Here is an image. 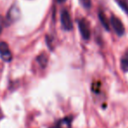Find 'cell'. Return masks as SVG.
<instances>
[{
	"instance_id": "cell-3",
	"label": "cell",
	"mask_w": 128,
	"mask_h": 128,
	"mask_svg": "<svg viewBox=\"0 0 128 128\" xmlns=\"http://www.w3.org/2000/svg\"><path fill=\"white\" fill-rule=\"evenodd\" d=\"M111 24L113 27L115 32L118 34V36H122L125 32V27H124L122 22L120 21V19H118L117 17H112L111 18Z\"/></svg>"
},
{
	"instance_id": "cell-11",
	"label": "cell",
	"mask_w": 128,
	"mask_h": 128,
	"mask_svg": "<svg viewBox=\"0 0 128 128\" xmlns=\"http://www.w3.org/2000/svg\"><path fill=\"white\" fill-rule=\"evenodd\" d=\"M80 2L84 8H91V0H80Z\"/></svg>"
},
{
	"instance_id": "cell-13",
	"label": "cell",
	"mask_w": 128,
	"mask_h": 128,
	"mask_svg": "<svg viewBox=\"0 0 128 128\" xmlns=\"http://www.w3.org/2000/svg\"><path fill=\"white\" fill-rule=\"evenodd\" d=\"M57 1H58L59 3H63V2L66 1V0H57Z\"/></svg>"
},
{
	"instance_id": "cell-4",
	"label": "cell",
	"mask_w": 128,
	"mask_h": 128,
	"mask_svg": "<svg viewBox=\"0 0 128 128\" xmlns=\"http://www.w3.org/2000/svg\"><path fill=\"white\" fill-rule=\"evenodd\" d=\"M79 30L81 32L82 38L83 39H89L91 37V30H90V26L88 22L85 19H81L79 21Z\"/></svg>"
},
{
	"instance_id": "cell-5",
	"label": "cell",
	"mask_w": 128,
	"mask_h": 128,
	"mask_svg": "<svg viewBox=\"0 0 128 128\" xmlns=\"http://www.w3.org/2000/svg\"><path fill=\"white\" fill-rule=\"evenodd\" d=\"M19 17H20V12H19V8L17 6H12L9 10L8 15H7L8 21L11 23H13L16 20H18L19 18Z\"/></svg>"
},
{
	"instance_id": "cell-7",
	"label": "cell",
	"mask_w": 128,
	"mask_h": 128,
	"mask_svg": "<svg viewBox=\"0 0 128 128\" xmlns=\"http://www.w3.org/2000/svg\"><path fill=\"white\" fill-rule=\"evenodd\" d=\"M37 60L42 67H45L47 66V63H48V56L46 54H41L38 57Z\"/></svg>"
},
{
	"instance_id": "cell-2",
	"label": "cell",
	"mask_w": 128,
	"mask_h": 128,
	"mask_svg": "<svg viewBox=\"0 0 128 128\" xmlns=\"http://www.w3.org/2000/svg\"><path fill=\"white\" fill-rule=\"evenodd\" d=\"M0 57L5 62H10L12 59V55L5 42H0Z\"/></svg>"
},
{
	"instance_id": "cell-10",
	"label": "cell",
	"mask_w": 128,
	"mask_h": 128,
	"mask_svg": "<svg viewBox=\"0 0 128 128\" xmlns=\"http://www.w3.org/2000/svg\"><path fill=\"white\" fill-rule=\"evenodd\" d=\"M121 68L124 72H128V58H126L121 59Z\"/></svg>"
},
{
	"instance_id": "cell-6",
	"label": "cell",
	"mask_w": 128,
	"mask_h": 128,
	"mask_svg": "<svg viewBox=\"0 0 128 128\" xmlns=\"http://www.w3.org/2000/svg\"><path fill=\"white\" fill-rule=\"evenodd\" d=\"M98 17H99V19H100L101 23H102L103 26L105 28V30H110V26H109V24H108L109 22H108V19L106 18V17L104 16V12H99Z\"/></svg>"
},
{
	"instance_id": "cell-8",
	"label": "cell",
	"mask_w": 128,
	"mask_h": 128,
	"mask_svg": "<svg viewBox=\"0 0 128 128\" xmlns=\"http://www.w3.org/2000/svg\"><path fill=\"white\" fill-rule=\"evenodd\" d=\"M59 128H70V120L68 118H64L60 121L58 126Z\"/></svg>"
},
{
	"instance_id": "cell-12",
	"label": "cell",
	"mask_w": 128,
	"mask_h": 128,
	"mask_svg": "<svg viewBox=\"0 0 128 128\" xmlns=\"http://www.w3.org/2000/svg\"><path fill=\"white\" fill-rule=\"evenodd\" d=\"M4 26H5V19H4V18L0 15V33H1L2 30H3Z\"/></svg>"
},
{
	"instance_id": "cell-1",
	"label": "cell",
	"mask_w": 128,
	"mask_h": 128,
	"mask_svg": "<svg viewBox=\"0 0 128 128\" xmlns=\"http://www.w3.org/2000/svg\"><path fill=\"white\" fill-rule=\"evenodd\" d=\"M61 22L62 27L67 30H70L73 28V23L71 20L69 12L67 10H63L61 13Z\"/></svg>"
},
{
	"instance_id": "cell-14",
	"label": "cell",
	"mask_w": 128,
	"mask_h": 128,
	"mask_svg": "<svg viewBox=\"0 0 128 128\" xmlns=\"http://www.w3.org/2000/svg\"><path fill=\"white\" fill-rule=\"evenodd\" d=\"M54 128H59V127H54Z\"/></svg>"
},
{
	"instance_id": "cell-9",
	"label": "cell",
	"mask_w": 128,
	"mask_h": 128,
	"mask_svg": "<svg viewBox=\"0 0 128 128\" xmlns=\"http://www.w3.org/2000/svg\"><path fill=\"white\" fill-rule=\"evenodd\" d=\"M117 3L119 4V6L125 10L126 13H128V3L127 0H116Z\"/></svg>"
}]
</instances>
